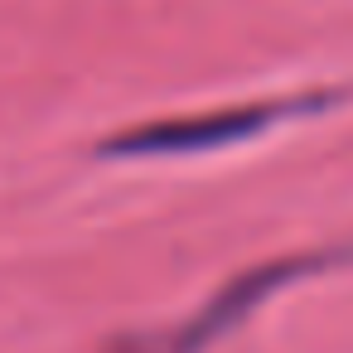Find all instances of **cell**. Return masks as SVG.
Here are the masks:
<instances>
[{
    "label": "cell",
    "instance_id": "cell-2",
    "mask_svg": "<svg viewBox=\"0 0 353 353\" xmlns=\"http://www.w3.org/2000/svg\"><path fill=\"white\" fill-rule=\"evenodd\" d=\"M324 261L334 256H290V261H266L256 271H242L237 281H228L208 305H199L194 319L184 324H170V329H155V334H131V339H117L112 353H203L208 343H218L223 334H232L256 305H266L276 290H285L290 281L319 271Z\"/></svg>",
    "mask_w": 353,
    "mask_h": 353
},
{
    "label": "cell",
    "instance_id": "cell-1",
    "mask_svg": "<svg viewBox=\"0 0 353 353\" xmlns=\"http://www.w3.org/2000/svg\"><path fill=\"white\" fill-rule=\"evenodd\" d=\"M334 97L314 92V97H285V102H252V107H223L208 117H179V121H150L136 131H121L112 141H102L107 160H160V155H199V150H223L237 141H256L281 121L310 117L319 107H329Z\"/></svg>",
    "mask_w": 353,
    "mask_h": 353
}]
</instances>
